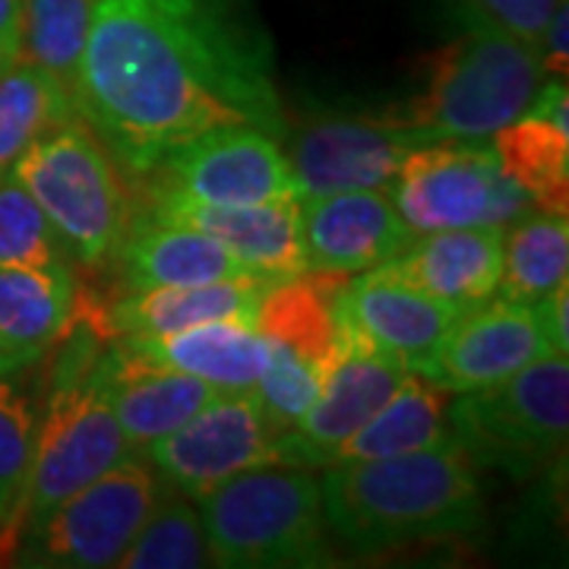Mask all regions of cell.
Wrapping results in <instances>:
<instances>
[{"mask_svg": "<svg viewBox=\"0 0 569 569\" xmlns=\"http://www.w3.org/2000/svg\"><path fill=\"white\" fill-rule=\"evenodd\" d=\"M433 140L389 114L323 118L301 127L288 149V164L301 197L342 190H389L411 149Z\"/></svg>", "mask_w": 569, "mask_h": 569, "instance_id": "13", "label": "cell"}, {"mask_svg": "<svg viewBox=\"0 0 569 569\" xmlns=\"http://www.w3.org/2000/svg\"><path fill=\"white\" fill-rule=\"evenodd\" d=\"M133 212L206 231L244 266L247 272L263 276L269 282H282V279H295L307 272L301 197L241 206L133 203Z\"/></svg>", "mask_w": 569, "mask_h": 569, "instance_id": "17", "label": "cell"}, {"mask_svg": "<svg viewBox=\"0 0 569 569\" xmlns=\"http://www.w3.org/2000/svg\"><path fill=\"white\" fill-rule=\"evenodd\" d=\"M408 365L342 339L336 361L326 370L313 406L301 415V421L279 437V452L284 466H329L336 449L351 433L377 415V408L399 387Z\"/></svg>", "mask_w": 569, "mask_h": 569, "instance_id": "14", "label": "cell"}, {"mask_svg": "<svg viewBox=\"0 0 569 569\" xmlns=\"http://www.w3.org/2000/svg\"><path fill=\"white\" fill-rule=\"evenodd\" d=\"M307 269L358 276L392 260L415 238L387 190L301 197Z\"/></svg>", "mask_w": 569, "mask_h": 569, "instance_id": "16", "label": "cell"}, {"mask_svg": "<svg viewBox=\"0 0 569 569\" xmlns=\"http://www.w3.org/2000/svg\"><path fill=\"white\" fill-rule=\"evenodd\" d=\"M108 367H111V406L118 415L123 440L137 452L162 440L174 427H181L219 392L190 373L127 361L114 348L108 351Z\"/></svg>", "mask_w": 569, "mask_h": 569, "instance_id": "24", "label": "cell"}, {"mask_svg": "<svg viewBox=\"0 0 569 569\" xmlns=\"http://www.w3.org/2000/svg\"><path fill=\"white\" fill-rule=\"evenodd\" d=\"M351 276L301 272L295 279L269 284L257 307V329L272 346L288 348L307 361L329 370L342 348V329L336 317L339 291Z\"/></svg>", "mask_w": 569, "mask_h": 569, "instance_id": "25", "label": "cell"}, {"mask_svg": "<svg viewBox=\"0 0 569 569\" xmlns=\"http://www.w3.org/2000/svg\"><path fill=\"white\" fill-rule=\"evenodd\" d=\"M73 102L130 178L209 130H284L272 39L253 0H102Z\"/></svg>", "mask_w": 569, "mask_h": 569, "instance_id": "1", "label": "cell"}, {"mask_svg": "<svg viewBox=\"0 0 569 569\" xmlns=\"http://www.w3.org/2000/svg\"><path fill=\"white\" fill-rule=\"evenodd\" d=\"M140 452L190 500L241 471L282 462L279 433L266 425L250 392H216L197 415Z\"/></svg>", "mask_w": 569, "mask_h": 569, "instance_id": "11", "label": "cell"}, {"mask_svg": "<svg viewBox=\"0 0 569 569\" xmlns=\"http://www.w3.org/2000/svg\"><path fill=\"white\" fill-rule=\"evenodd\" d=\"M541 77L529 41L468 7L466 29L425 61L421 89L387 114L427 137H493L529 108Z\"/></svg>", "mask_w": 569, "mask_h": 569, "instance_id": "3", "label": "cell"}, {"mask_svg": "<svg viewBox=\"0 0 569 569\" xmlns=\"http://www.w3.org/2000/svg\"><path fill=\"white\" fill-rule=\"evenodd\" d=\"M466 7L485 13L488 20L503 26L507 32L519 36L522 41H529L538 51V41H541V32L548 26L557 0H466Z\"/></svg>", "mask_w": 569, "mask_h": 569, "instance_id": "34", "label": "cell"}, {"mask_svg": "<svg viewBox=\"0 0 569 569\" xmlns=\"http://www.w3.org/2000/svg\"><path fill=\"white\" fill-rule=\"evenodd\" d=\"M10 174L58 228L73 263L102 266L114 253L133 200L121 164L80 114L32 142Z\"/></svg>", "mask_w": 569, "mask_h": 569, "instance_id": "6", "label": "cell"}, {"mask_svg": "<svg viewBox=\"0 0 569 569\" xmlns=\"http://www.w3.org/2000/svg\"><path fill=\"white\" fill-rule=\"evenodd\" d=\"M269 282L263 276H234L203 284H168L127 291L102 313L108 336H162L209 320H257Z\"/></svg>", "mask_w": 569, "mask_h": 569, "instance_id": "23", "label": "cell"}, {"mask_svg": "<svg viewBox=\"0 0 569 569\" xmlns=\"http://www.w3.org/2000/svg\"><path fill=\"white\" fill-rule=\"evenodd\" d=\"M36 411L10 373L0 377V557L20 550L26 531V497L36 452Z\"/></svg>", "mask_w": 569, "mask_h": 569, "instance_id": "29", "label": "cell"}, {"mask_svg": "<svg viewBox=\"0 0 569 569\" xmlns=\"http://www.w3.org/2000/svg\"><path fill=\"white\" fill-rule=\"evenodd\" d=\"M73 96L39 63L17 58L0 70V174H7L22 152L77 118Z\"/></svg>", "mask_w": 569, "mask_h": 569, "instance_id": "28", "label": "cell"}, {"mask_svg": "<svg viewBox=\"0 0 569 569\" xmlns=\"http://www.w3.org/2000/svg\"><path fill=\"white\" fill-rule=\"evenodd\" d=\"M323 377V367H317L301 355L269 342V361H266L260 383L250 389V396L257 399V406L263 411L266 425L282 437L301 421L307 408L313 406Z\"/></svg>", "mask_w": 569, "mask_h": 569, "instance_id": "33", "label": "cell"}, {"mask_svg": "<svg viewBox=\"0 0 569 569\" xmlns=\"http://www.w3.org/2000/svg\"><path fill=\"white\" fill-rule=\"evenodd\" d=\"M0 70H3V63H0Z\"/></svg>", "mask_w": 569, "mask_h": 569, "instance_id": "39", "label": "cell"}, {"mask_svg": "<svg viewBox=\"0 0 569 569\" xmlns=\"http://www.w3.org/2000/svg\"><path fill=\"white\" fill-rule=\"evenodd\" d=\"M411 234L447 228H507L535 209L500 171L490 137H433L411 149L389 183Z\"/></svg>", "mask_w": 569, "mask_h": 569, "instance_id": "8", "label": "cell"}, {"mask_svg": "<svg viewBox=\"0 0 569 569\" xmlns=\"http://www.w3.org/2000/svg\"><path fill=\"white\" fill-rule=\"evenodd\" d=\"M61 263H73V257L58 228L10 171L0 174V266Z\"/></svg>", "mask_w": 569, "mask_h": 569, "instance_id": "32", "label": "cell"}, {"mask_svg": "<svg viewBox=\"0 0 569 569\" xmlns=\"http://www.w3.org/2000/svg\"><path fill=\"white\" fill-rule=\"evenodd\" d=\"M133 203L241 206L301 197L279 140L257 127H222L164 152L133 178Z\"/></svg>", "mask_w": 569, "mask_h": 569, "instance_id": "10", "label": "cell"}, {"mask_svg": "<svg viewBox=\"0 0 569 569\" xmlns=\"http://www.w3.org/2000/svg\"><path fill=\"white\" fill-rule=\"evenodd\" d=\"M447 408V389L433 387L415 370H406V377L389 392L387 402L377 408V415L358 433H351L336 449L329 466L447 447L452 443Z\"/></svg>", "mask_w": 569, "mask_h": 569, "instance_id": "26", "label": "cell"}, {"mask_svg": "<svg viewBox=\"0 0 569 569\" xmlns=\"http://www.w3.org/2000/svg\"><path fill=\"white\" fill-rule=\"evenodd\" d=\"M77 266H0V355L22 367L41 361L77 329Z\"/></svg>", "mask_w": 569, "mask_h": 569, "instance_id": "21", "label": "cell"}, {"mask_svg": "<svg viewBox=\"0 0 569 569\" xmlns=\"http://www.w3.org/2000/svg\"><path fill=\"white\" fill-rule=\"evenodd\" d=\"M111 257L121 266V282L127 284V291L219 282L247 272L206 231L142 212L130 216V224Z\"/></svg>", "mask_w": 569, "mask_h": 569, "instance_id": "22", "label": "cell"}, {"mask_svg": "<svg viewBox=\"0 0 569 569\" xmlns=\"http://www.w3.org/2000/svg\"><path fill=\"white\" fill-rule=\"evenodd\" d=\"M114 351L137 365L190 373L219 392H250L269 361V342L250 320H209L162 336H121Z\"/></svg>", "mask_w": 569, "mask_h": 569, "instance_id": "18", "label": "cell"}, {"mask_svg": "<svg viewBox=\"0 0 569 569\" xmlns=\"http://www.w3.org/2000/svg\"><path fill=\"white\" fill-rule=\"evenodd\" d=\"M329 531L355 557L447 541L485 526L475 462L447 447L326 466L320 478Z\"/></svg>", "mask_w": 569, "mask_h": 569, "instance_id": "2", "label": "cell"}, {"mask_svg": "<svg viewBox=\"0 0 569 569\" xmlns=\"http://www.w3.org/2000/svg\"><path fill=\"white\" fill-rule=\"evenodd\" d=\"M462 307L440 301L415 284L377 269L351 276L336 301L342 339L392 355L408 367L425 358L459 320Z\"/></svg>", "mask_w": 569, "mask_h": 569, "instance_id": "15", "label": "cell"}, {"mask_svg": "<svg viewBox=\"0 0 569 569\" xmlns=\"http://www.w3.org/2000/svg\"><path fill=\"white\" fill-rule=\"evenodd\" d=\"M449 433L468 459L529 478L563 456L569 437V361L550 351L507 380L456 392Z\"/></svg>", "mask_w": 569, "mask_h": 569, "instance_id": "7", "label": "cell"}, {"mask_svg": "<svg viewBox=\"0 0 569 569\" xmlns=\"http://www.w3.org/2000/svg\"><path fill=\"white\" fill-rule=\"evenodd\" d=\"M22 44V0H0V63L20 58Z\"/></svg>", "mask_w": 569, "mask_h": 569, "instance_id": "37", "label": "cell"}, {"mask_svg": "<svg viewBox=\"0 0 569 569\" xmlns=\"http://www.w3.org/2000/svg\"><path fill=\"white\" fill-rule=\"evenodd\" d=\"M159 490L162 475L142 452L123 456L118 466L67 497L39 526L26 531L17 553L29 567H118L121 553L156 507Z\"/></svg>", "mask_w": 569, "mask_h": 569, "instance_id": "9", "label": "cell"}, {"mask_svg": "<svg viewBox=\"0 0 569 569\" xmlns=\"http://www.w3.org/2000/svg\"><path fill=\"white\" fill-rule=\"evenodd\" d=\"M99 3L102 0H22L20 58L48 70L70 96L77 86L89 22Z\"/></svg>", "mask_w": 569, "mask_h": 569, "instance_id": "31", "label": "cell"}, {"mask_svg": "<svg viewBox=\"0 0 569 569\" xmlns=\"http://www.w3.org/2000/svg\"><path fill=\"white\" fill-rule=\"evenodd\" d=\"M0 560H3V557H0Z\"/></svg>", "mask_w": 569, "mask_h": 569, "instance_id": "40", "label": "cell"}, {"mask_svg": "<svg viewBox=\"0 0 569 569\" xmlns=\"http://www.w3.org/2000/svg\"><path fill=\"white\" fill-rule=\"evenodd\" d=\"M538 317H541V326H545V332H548L550 346L557 348V351H567L569 348V282L557 284L550 295H545L538 305Z\"/></svg>", "mask_w": 569, "mask_h": 569, "instance_id": "36", "label": "cell"}, {"mask_svg": "<svg viewBox=\"0 0 569 569\" xmlns=\"http://www.w3.org/2000/svg\"><path fill=\"white\" fill-rule=\"evenodd\" d=\"M3 373H17V367L10 365V361H7V358L0 355V377H3Z\"/></svg>", "mask_w": 569, "mask_h": 569, "instance_id": "38", "label": "cell"}, {"mask_svg": "<svg viewBox=\"0 0 569 569\" xmlns=\"http://www.w3.org/2000/svg\"><path fill=\"white\" fill-rule=\"evenodd\" d=\"M569 0H557L553 13H550L548 26L541 32V41H538V61H541V70L550 80L567 82L569 73Z\"/></svg>", "mask_w": 569, "mask_h": 569, "instance_id": "35", "label": "cell"}, {"mask_svg": "<svg viewBox=\"0 0 569 569\" xmlns=\"http://www.w3.org/2000/svg\"><path fill=\"white\" fill-rule=\"evenodd\" d=\"M212 567L301 569L336 563L320 478L307 466H260L197 500Z\"/></svg>", "mask_w": 569, "mask_h": 569, "instance_id": "4", "label": "cell"}, {"mask_svg": "<svg viewBox=\"0 0 569 569\" xmlns=\"http://www.w3.org/2000/svg\"><path fill=\"white\" fill-rule=\"evenodd\" d=\"M503 231V266L497 295L516 305H538L557 284L567 282V212L531 209Z\"/></svg>", "mask_w": 569, "mask_h": 569, "instance_id": "27", "label": "cell"}, {"mask_svg": "<svg viewBox=\"0 0 569 569\" xmlns=\"http://www.w3.org/2000/svg\"><path fill=\"white\" fill-rule=\"evenodd\" d=\"M77 323L82 332H67L73 346L61 355L54 392L36 427L26 531L39 526L67 497L118 466L123 456H130V443L123 440L111 406V367L102 348L104 336L80 317Z\"/></svg>", "mask_w": 569, "mask_h": 569, "instance_id": "5", "label": "cell"}, {"mask_svg": "<svg viewBox=\"0 0 569 569\" xmlns=\"http://www.w3.org/2000/svg\"><path fill=\"white\" fill-rule=\"evenodd\" d=\"M121 569H197L212 567L197 500L183 497L162 478V490L142 529L123 550Z\"/></svg>", "mask_w": 569, "mask_h": 569, "instance_id": "30", "label": "cell"}, {"mask_svg": "<svg viewBox=\"0 0 569 569\" xmlns=\"http://www.w3.org/2000/svg\"><path fill=\"white\" fill-rule=\"evenodd\" d=\"M500 171L531 197L535 209H569V96L567 82L550 80L531 104L493 137Z\"/></svg>", "mask_w": 569, "mask_h": 569, "instance_id": "20", "label": "cell"}, {"mask_svg": "<svg viewBox=\"0 0 569 569\" xmlns=\"http://www.w3.org/2000/svg\"><path fill=\"white\" fill-rule=\"evenodd\" d=\"M550 351L557 348L550 346L535 305H516L493 295L462 310L443 339L408 370L447 392H468L507 380Z\"/></svg>", "mask_w": 569, "mask_h": 569, "instance_id": "12", "label": "cell"}, {"mask_svg": "<svg viewBox=\"0 0 569 569\" xmlns=\"http://www.w3.org/2000/svg\"><path fill=\"white\" fill-rule=\"evenodd\" d=\"M503 231L507 228H447L415 234L380 269L440 301L468 310L497 295Z\"/></svg>", "mask_w": 569, "mask_h": 569, "instance_id": "19", "label": "cell"}]
</instances>
